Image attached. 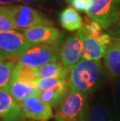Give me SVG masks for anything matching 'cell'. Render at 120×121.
<instances>
[{
	"label": "cell",
	"instance_id": "6da1fadb",
	"mask_svg": "<svg viewBox=\"0 0 120 121\" xmlns=\"http://www.w3.org/2000/svg\"><path fill=\"white\" fill-rule=\"evenodd\" d=\"M104 76L105 72L100 61L81 60L70 70L68 91L88 95L100 87Z\"/></svg>",
	"mask_w": 120,
	"mask_h": 121
},
{
	"label": "cell",
	"instance_id": "7a4b0ae2",
	"mask_svg": "<svg viewBox=\"0 0 120 121\" xmlns=\"http://www.w3.org/2000/svg\"><path fill=\"white\" fill-rule=\"evenodd\" d=\"M13 21L15 28L28 29L38 26H51L52 23L44 15L26 5L6 6Z\"/></svg>",
	"mask_w": 120,
	"mask_h": 121
},
{
	"label": "cell",
	"instance_id": "3957f363",
	"mask_svg": "<svg viewBox=\"0 0 120 121\" xmlns=\"http://www.w3.org/2000/svg\"><path fill=\"white\" fill-rule=\"evenodd\" d=\"M92 5L86 12L93 21L98 22L104 29H107L119 21L120 0H91Z\"/></svg>",
	"mask_w": 120,
	"mask_h": 121
},
{
	"label": "cell",
	"instance_id": "277c9868",
	"mask_svg": "<svg viewBox=\"0 0 120 121\" xmlns=\"http://www.w3.org/2000/svg\"><path fill=\"white\" fill-rule=\"evenodd\" d=\"M87 95L78 91H68L55 114L57 121H84Z\"/></svg>",
	"mask_w": 120,
	"mask_h": 121
},
{
	"label": "cell",
	"instance_id": "5b68a950",
	"mask_svg": "<svg viewBox=\"0 0 120 121\" xmlns=\"http://www.w3.org/2000/svg\"><path fill=\"white\" fill-rule=\"evenodd\" d=\"M16 63L30 66L33 68H40L51 63H56L58 56L55 49L48 45H34L18 56L12 57Z\"/></svg>",
	"mask_w": 120,
	"mask_h": 121
},
{
	"label": "cell",
	"instance_id": "8992f818",
	"mask_svg": "<svg viewBox=\"0 0 120 121\" xmlns=\"http://www.w3.org/2000/svg\"><path fill=\"white\" fill-rule=\"evenodd\" d=\"M25 118L34 121H48L53 117L52 107L42 102L37 95H31L20 102Z\"/></svg>",
	"mask_w": 120,
	"mask_h": 121
},
{
	"label": "cell",
	"instance_id": "52a82bcc",
	"mask_svg": "<svg viewBox=\"0 0 120 121\" xmlns=\"http://www.w3.org/2000/svg\"><path fill=\"white\" fill-rule=\"evenodd\" d=\"M33 45H34L27 41L22 33L19 31L15 30L8 31L0 30V49L2 52L16 56Z\"/></svg>",
	"mask_w": 120,
	"mask_h": 121
},
{
	"label": "cell",
	"instance_id": "ba28073f",
	"mask_svg": "<svg viewBox=\"0 0 120 121\" xmlns=\"http://www.w3.org/2000/svg\"><path fill=\"white\" fill-rule=\"evenodd\" d=\"M22 35L33 45L58 43L62 38V32L52 26H38L22 30Z\"/></svg>",
	"mask_w": 120,
	"mask_h": 121
},
{
	"label": "cell",
	"instance_id": "9c48e42d",
	"mask_svg": "<svg viewBox=\"0 0 120 121\" xmlns=\"http://www.w3.org/2000/svg\"><path fill=\"white\" fill-rule=\"evenodd\" d=\"M82 41L77 34L68 38L62 43L60 59L63 66L71 70L81 60Z\"/></svg>",
	"mask_w": 120,
	"mask_h": 121
},
{
	"label": "cell",
	"instance_id": "30bf717a",
	"mask_svg": "<svg viewBox=\"0 0 120 121\" xmlns=\"http://www.w3.org/2000/svg\"><path fill=\"white\" fill-rule=\"evenodd\" d=\"M0 119L2 121H24L21 107L5 89L0 88Z\"/></svg>",
	"mask_w": 120,
	"mask_h": 121
},
{
	"label": "cell",
	"instance_id": "8fae6325",
	"mask_svg": "<svg viewBox=\"0 0 120 121\" xmlns=\"http://www.w3.org/2000/svg\"><path fill=\"white\" fill-rule=\"evenodd\" d=\"M82 41V54L83 60L100 61L104 57L106 52V48L101 45L86 31L83 27L76 33Z\"/></svg>",
	"mask_w": 120,
	"mask_h": 121
},
{
	"label": "cell",
	"instance_id": "7c38bea8",
	"mask_svg": "<svg viewBox=\"0 0 120 121\" xmlns=\"http://www.w3.org/2000/svg\"><path fill=\"white\" fill-rule=\"evenodd\" d=\"M36 75L40 78H56L69 81L70 70L59 63H51L35 69Z\"/></svg>",
	"mask_w": 120,
	"mask_h": 121
},
{
	"label": "cell",
	"instance_id": "4fadbf2b",
	"mask_svg": "<svg viewBox=\"0 0 120 121\" xmlns=\"http://www.w3.org/2000/svg\"><path fill=\"white\" fill-rule=\"evenodd\" d=\"M5 90L8 91L18 103L27 97L31 95H37L39 93V90L36 85L13 80H11L8 87Z\"/></svg>",
	"mask_w": 120,
	"mask_h": 121
},
{
	"label": "cell",
	"instance_id": "5bb4252c",
	"mask_svg": "<svg viewBox=\"0 0 120 121\" xmlns=\"http://www.w3.org/2000/svg\"><path fill=\"white\" fill-rule=\"evenodd\" d=\"M104 62L108 73L113 78H120V47L116 42L106 48Z\"/></svg>",
	"mask_w": 120,
	"mask_h": 121
},
{
	"label": "cell",
	"instance_id": "9a60e30c",
	"mask_svg": "<svg viewBox=\"0 0 120 121\" xmlns=\"http://www.w3.org/2000/svg\"><path fill=\"white\" fill-rule=\"evenodd\" d=\"M59 21L62 27L70 31L80 30L83 27L82 17L79 14L77 10L72 6L67 7L61 13Z\"/></svg>",
	"mask_w": 120,
	"mask_h": 121
},
{
	"label": "cell",
	"instance_id": "2e32d148",
	"mask_svg": "<svg viewBox=\"0 0 120 121\" xmlns=\"http://www.w3.org/2000/svg\"><path fill=\"white\" fill-rule=\"evenodd\" d=\"M35 69L30 66L17 63L12 71V79L13 81H19L37 86V77L36 75Z\"/></svg>",
	"mask_w": 120,
	"mask_h": 121
},
{
	"label": "cell",
	"instance_id": "e0dca14e",
	"mask_svg": "<svg viewBox=\"0 0 120 121\" xmlns=\"http://www.w3.org/2000/svg\"><path fill=\"white\" fill-rule=\"evenodd\" d=\"M68 92V87L58 88L48 91H39L37 96L42 102L48 104L52 107L59 106L60 104L63 102Z\"/></svg>",
	"mask_w": 120,
	"mask_h": 121
},
{
	"label": "cell",
	"instance_id": "ac0fdd59",
	"mask_svg": "<svg viewBox=\"0 0 120 121\" xmlns=\"http://www.w3.org/2000/svg\"><path fill=\"white\" fill-rule=\"evenodd\" d=\"M85 121H112V120L108 109L103 105L98 104L87 112Z\"/></svg>",
	"mask_w": 120,
	"mask_h": 121
},
{
	"label": "cell",
	"instance_id": "d6986e66",
	"mask_svg": "<svg viewBox=\"0 0 120 121\" xmlns=\"http://www.w3.org/2000/svg\"><path fill=\"white\" fill-rule=\"evenodd\" d=\"M17 63L12 61H0V88L6 89L11 81L12 71Z\"/></svg>",
	"mask_w": 120,
	"mask_h": 121
},
{
	"label": "cell",
	"instance_id": "ffe728a7",
	"mask_svg": "<svg viewBox=\"0 0 120 121\" xmlns=\"http://www.w3.org/2000/svg\"><path fill=\"white\" fill-rule=\"evenodd\" d=\"M37 87L39 91L68 87V81L56 78H40L37 81Z\"/></svg>",
	"mask_w": 120,
	"mask_h": 121
},
{
	"label": "cell",
	"instance_id": "44dd1931",
	"mask_svg": "<svg viewBox=\"0 0 120 121\" xmlns=\"http://www.w3.org/2000/svg\"><path fill=\"white\" fill-rule=\"evenodd\" d=\"M16 28L13 21L6 6H0V30L8 31V30H14Z\"/></svg>",
	"mask_w": 120,
	"mask_h": 121
},
{
	"label": "cell",
	"instance_id": "7402d4cb",
	"mask_svg": "<svg viewBox=\"0 0 120 121\" xmlns=\"http://www.w3.org/2000/svg\"><path fill=\"white\" fill-rule=\"evenodd\" d=\"M83 28L86 30V31L87 32L91 37L94 38V39H96V40H97V38L103 33L102 32L103 27H101V25L100 24H98V22L91 20L90 18L85 21Z\"/></svg>",
	"mask_w": 120,
	"mask_h": 121
},
{
	"label": "cell",
	"instance_id": "603a6c76",
	"mask_svg": "<svg viewBox=\"0 0 120 121\" xmlns=\"http://www.w3.org/2000/svg\"><path fill=\"white\" fill-rule=\"evenodd\" d=\"M70 4L76 10L87 12L91 8L92 2L91 0H72Z\"/></svg>",
	"mask_w": 120,
	"mask_h": 121
},
{
	"label": "cell",
	"instance_id": "cb8c5ba5",
	"mask_svg": "<svg viewBox=\"0 0 120 121\" xmlns=\"http://www.w3.org/2000/svg\"><path fill=\"white\" fill-rule=\"evenodd\" d=\"M13 56L9 55V54H7L6 52H2V51L0 49V61L2 60H9V59H12Z\"/></svg>",
	"mask_w": 120,
	"mask_h": 121
},
{
	"label": "cell",
	"instance_id": "d4e9b609",
	"mask_svg": "<svg viewBox=\"0 0 120 121\" xmlns=\"http://www.w3.org/2000/svg\"><path fill=\"white\" fill-rule=\"evenodd\" d=\"M18 2V0H0V6H10Z\"/></svg>",
	"mask_w": 120,
	"mask_h": 121
},
{
	"label": "cell",
	"instance_id": "484cf974",
	"mask_svg": "<svg viewBox=\"0 0 120 121\" xmlns=\"http://www.w3.org/2000/svg\"><path fill=\"white\" fill-rule=\"evenodd\" d=\"M116 98L118 99V102L120 103V81H119L116 87Z\"/></svg>",
	"mask_w": 120,
	"mask_h": 121
},
{
	"label": "cell",
	"instance_id": "4316f807",
	"mask_svg": "<svg viewBox=\"0 0 120 121\" xmlns=\"http://www.w3.org/2000/svg\"><path fill=\"white\" fill-rule=\"evenodd\" d=\"M18 1L25 4H34L38 2L39 0H18Z\"/></svg>",
	"mask_w": 120,
	"mask_h": 121
},
{
	"label": "cell",
	"instance_id": "83f0119b",
	"mask_svg": "<svg viewBox=\"0 0 120 121\" xmlns=\"http://www.w3.org/2000/svg\"><path fill=\"white\" fill-rule=\"evenodd\" d=\"M113 42H116L117 45H118L119 47H120V37L119 38H113Z\"/></svg>",
	"mask_w": 120,
	"mask_h": 121
},
{
	"label": "cell",
	"instance_id": "f1b7e54d",
	"mask_svg": "<svg viewBox=\"0 0 120 121\" xmlns=\"http://www.w3.org/2000/svg\"><path fill=\"white\" fill-rule=\"evenodd\" d=\"M65 1L66 2H68V3H71V1H72V0H65Z\"/></svg>",
	"mask_w": 120,
	"mask_h": 121
},
{
	"label": "cell",
	"instance_id": "f546056e",
	"mask_svg": "<svg viewBox=\"0 0 120 121\" xmlns=\"http://www.w3.org/2000/svg\"><path fill=\"white\" fill-rule=\"evenodd\" d=\"M118 22L119 23V25H120V14H119V21Z\"/></svg>",
	"mask_w": 120,
	"mask_h": 121
}]
</instances>
